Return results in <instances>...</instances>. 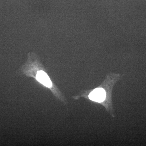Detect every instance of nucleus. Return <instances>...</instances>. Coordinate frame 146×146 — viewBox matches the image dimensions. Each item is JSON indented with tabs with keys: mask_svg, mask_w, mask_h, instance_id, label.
<instances>
[{
	"mask_svg": "<svg viewBox=\"0 0 146 146\" xmlns=\"http://www.w3.org/2000/svg\"><path fill=\"white\" fill-rule=\"evenodd\" d=\"M36 79L38 81L47 87H50L52 85L49 77L44 71H40L37 72Z\"/></svg>",
	"mask_w": 146,
	"mask_h": 146,
	"instance_id": "obj_2",
	"label": "nucleus"
},
{
	"mask_svg": "<svg viewBox=\"0 0 146 146\" xmlns=\"http://www.w3.org/2000/svg\"><path fill=\"white\" fill-rule=\"evenodd\" d=\"M89 98L94 101L98 102H103L106 98L105 91L102 88L95 89L89 94Z\"/></svg>",
	"mask_w": 146,
	"mask_h": 146,
	"instance_id": "obj_1",
	"label": "nucleus"
}]
</instances>
